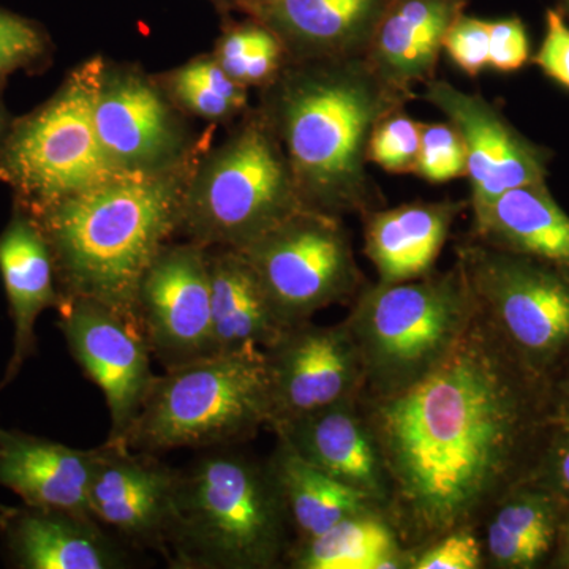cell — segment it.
Segmentation results:
<instances>
[{
    "instance_id": "cell-16",
    "label": "cell",
    "mask_w": 569,
    "mask_h": 569,
    "mask_svg": "<svg viewBox=\"0 0 569 569\" xmlns=\"http://www.w3.org/2000/svg\"><path fill=\"white\" fill-rule=\"evenodd\" d=\"M176 477L152 456L104 443L89 489L92 516L134 545L164 552Z\"/></svg>"
},
{
    "instance_id": "cell-18",
    "label": "cell",
    "mask_w": 569,
    "mask_h": 569,
    "mask_svg": "<svg viewBox=\"0 0 569 569\" xmlns=\"http://www.w3.org/2000/svg\"><path fill=\"white\" fill-rule=\"evenodd\" d=\"M391 0H272L250 10L282 41L290 62L365 58Z\"/></svg>"
},
{
    "instance_id": "cell-34",
    "label": "cell",
    "mask_w": 569,
    "mask_h": 569,
    "mask_svg": "<svg viewBox=\"0 0 569 569\" xmlns=\"http://www.w3.org/2000/svg\"><path fill=\"white\" fill-rule=\"evenodd\" d=\"M526 482L556 493L569 503V406L556 399L537 463Z\"/></svg>"
},
{
    "instance_id": "cell-41",
    "label": "cell",
    "mask_w": 569,
    "mask_h": 569,
    "mask_svg": "<svg viewBox=\"0 0 569 569\" xmlns=\"http://www.w3.org/2000/svg\"><path fill=\"white\" fill-rule=\"evenodd\" d=\"M13 122L14 119L11 118L6 103H3L2 97H0V149H2L3 142H6L7 138H9Z\"/></svg>"
},
{
    "instance_id": "cell-6",
    "label": "cell",
    "mask_w": 569,
    "mask_h": 569,
    "mask_svg": "<svg viewBox=\"0 0 569 569\" xmlns=\"http://www.w3.org/2000/svg\"><path fill=\"white\" fill-rule=\"evenodd\" d=\"M302 209L282 146L261 112L250 108L227 140L194 162L178 234L208 249L241 250Z\"/></svg>"
},
{
    "instance_id": "cell-5",
    "label": "cell",
    "mask_w": 569,
    "mask_h": 569,
    "mask_svg": "<svg viewBox=\"0 0 569 569\" xmlns=\"http://www.w3.org/2000/svg\"><path fill=\"white\" fill-rule=\"evenodd\" d=\"M479 312L462 266L397 283H367L346 318L365 366V396L417 385L455 350Z\"/></svg>"
},
{
    "instance_id": "cell-8",
    "label": "cell",
    "mask_w": 569,
    "mask_h": 569,
    "mask_svg": "<svg viewBox=\"0 0 569 569\" xmlns=\"http://www.w3.org/2000/svg\"><path fill=\"white\" fill-rule=\"evenodd\" d=\"M103 62V56L81 62L50 100L14 119L0 149V182L13 190L14 203L33 211L129 178L111 167L97 137L93 104Z\"/></svg>"
},
{
    "instance_id": "cell-39",
    "label": "cell",
    "mask_w": 569,
    "mask_h": 569,
    "mask_svg": "<svg viewBox=\"0 0 569 569\" xmlns=\"http://www.w3.org/2000/svg\"><path fill=\"white\" fill-rule=\"evenodd\" d=\"M557 567L569 569V508L563 520H561L559 539H557Z\"/></svg>"
},
{
    "instance_id": "cell-13",
    "label": "cell",
    "mask_w": 569,
    "mask_h": 569,
    "mask_svg": "<svg viewBox=\"0 0 569 569\" xmlns=\"http://www.w3.org/2000/svg\"><path fill=\"white\" fill-rule=\"evenodd\" d=\"M138 313L151 353L164 370L216 356L208 247L164 244L142 277Z\"/></svg>"
},
{
    "instance_id": "cell-12",
    "label": "cell",
    "mask_w": 569,
    "mask_h": 569,
    "mask_svg": "<svg viewBox=\"0 0 569 569\" xmlns=\"http://www.w3.org/2000/svg\"><path fill=\"white\" fill-rule=\"evenodd\" d=\"M56 310L71 355L107 400L111 418L107 443L126 447L127 432L156 378L144 331L140 325L92 299L62 296Z\"/></svg>"
},
{
    "instance_id": "cell-20",
    "label": "cell",
    "mask_w": 569,
    "mask_h": 569,
    "mask_svg": "<svg viewBox=\"0 0 569 569\" xmlns=\"http://www.w3.org/2000/svg\"><path fill=\"white\" fill-rule=\"evenodd\" d=\"M0 277L14 328L13 355L2 388L36 350V325L41 313L51 307L58 309L62 302L47 236L36 217L17 203L0 233Z\"/></svg>"
},
{
    "instance_id": "cell-14",
    "label": "cell",
    "mask_w": 569,
    "mask_h": 569,
    "mask_svg": "<svg viewBox=\"0 0 569 569\" xmlns=\"http://www.w3.org/2000/svg\"><path fill=\"white\" fill-rule=\"evenodd\" d=\"M271 425H282L362 395L365 366L346 321L287 329L264 350Z\"/></svg>"
},
{
    "instance_id": "cell-24",
    "label": "cell",
    "mask_w": 569,
    "mask_h": 569,
    "mask_svg": "<svg viewBox=\"0 0 569 569\" xmlns=\"http://www.w3.org/2000/svg\"><path fill=\"white\" fill-rule=\"evenodd\" d=\"M213 355L260 356L288 328L244 253L208 249Z\"/></svg>"
},
{
    "instance_id": "cell-17",
    "label": "cell",
    "mask_w": 569,
    "mask_h": 569,
    "mask_svg": "<svg viewBox=\"0 0 569 569\" xmlns=\"http://www.w3.org/2000/svg\"><path fill=\"white\" fill-rule=\"evenodd\" d=\"M361 397V396H359ZM359 397L272 427L299 458L387 509V470Z\"/></svg>"
},
{
    "instance_id": "cell-1",
    "label": "cell",
    "mask_w": 569,
    "mask_h": 569,
    "mask_svg": "<svg viewBox=\"0 0 569 569\" xmlns=\"http://www.w3.org/2000/svg\"><path fill=\"white\" fill-rule=\"evenodd\" d=\"M387 470L385 515L408 552L477 529L529 479L556 407L479 309L455 350L417 385L359 397Z\"/></svg>"
},
{
    "instance_id": "cell-28",
    "label": "cell",
    "mask_w": 569,
    "mask_h": 569,
    "mask_svg": "<svg viewBox=\"0 0 569 569\" xmlns=\"http://www.w3.org/2000/svg\"><path fill=\"white\" fill-rule=\"evenodd\" d=\"M284 563L295 569H408L410 552L387 515L370 511L340 520L318 537L296 539Z\"/></svg>"
},
{
    "instance_id": "cell-35",
    "label": "cell",
    "mask_w": 569,
    "mask_h": 569,
    "mask_svg": "<svg viewBox=\"0 0 569 569\" xmlns=\"http://www.w3.org/2000/svg\"><path fill=\"white\" fill-rule=\"evenodd\" d=\"M486 567L485 542L477 529L449 531L425 548L410 552L408 569H479Z\"/></svg>"
},
{
    "instance_id": "cell-27",
    "label": "cell",
    "mask_w": 569,
    "mask_h": 569,
    "mask_svg": "<svg viewBox=\"0 0 569 569\" xmlns=\"http://www.w3.org/2000/svg\"><path fill=\"white\" fill-rule=\"evenodd\" d=\"M268 462L298 539L318 537L351 516L385 512L372 498L329 477L320 468L299 458L282 441L277 440L276 451Z\"/></svg>"
},
{
    "instance_id": "cell-36",
    "label": "cell",
    "mask_w": 569,
    "mask_h": 569,
    "mask_svg": "<svg viewBox=\"0 0 569 569\" xmlns=\"http://www.w3.org/2000/svg\"><path fill=\"white\" fill-rule=\"evenodd\" d=\"M443 51L462 73L478 78L489 69V20L460 14L445 37Z\"/></svg>"
},
{
    "instance_id": "cell-9",
    "label": "cell",
    "mask_w": 569,
    "mask_h": 569,
    "mask_svg": "<svg viewBox=\"0 0 569 569\" xmlns=\"http://www.w3.org/2000/svg\"><path fill=\"white\" fill-rule=\"evenodd\" d=\"M455 252L490 325L531 373L553 387L569 366V271L468 234Z\"/></svg>"
},
{
    "instance_id": "cell-4",
    "label": "cell",
    "mask_w": 569,
    "mask_h": 569,
    "mask_svg": "<svg viewBox=\"0 0 569 569\" xmlns=\"http://www.w3.org/2000/svg\"><path fill=\"white\" fill-rule=\"evenodd\" d=\"M288 527L269 462L222 449L178 471L164 553L176 568H277L291 546Z\"/></svg>"
},
{
    "instance_id": "cell-19",
    "label": "cell",
    "mask_w": 569,
    "mask_h": 569,
    "mask_svg": "<svg viewBox=\"0 0 569 569\" xmlns=\"http://www.w3.org/2000/svg\"><path fill=\"white\" fill-rule=\"evenodd\" d=\"M470 0H391L365 59L396 91L417 100L415 86L436 80L445 37Z\"/></svg>"
},
{
    "instance_id": "cell-3",
    "label": "cell",
    "mask_w": 569,
    "mask_h": 569,
    "mask_svg": "<svg viewBox=\"0 0 569 569\" xmlns=\"http://www.w3.org/2000/svg\"><path fill=\"white\" fill-rule=\"evenodd\" d=\"M193 164L171 174L116 179L28 209L47 236L63 298L92 299L141 326V280L178 234Z\"/></svg>"
},
{
    "instance_id": "cell-37",
    "label": "cell",
    "mask_w": 569,
    "mask_h": 569,
    "mask_svg": "<svg viewBox=\"0 0 569 569\" xmlns=\"http://www.w3.org/2000/svg\"><path fill=\"white\" fill-rule=\"evenodd\" d=\"M489 69L511 73L530 61L529 33L520 18L489 20Z\"/></svg>"
},
{
    "instance_id": "cell-29",
    "label": "cell",
    "mask_w": 569,
    "mask_h": 569,
    "mask_svg": "<svg viewBox=\"0 0 569 569\" xmlns=\"http://www.w3.org/2000/svg\"><path fill=\"white\" fill-rule=\"evenodd\" d=\"M156 78L189 118L219 126L233 122L250 110L249 89L231 80L212 54L197 56Z\"/></svg>"
},
{
    "instance_id": "cell-10",
    "label": "cell",
    "mask_w": 569,
    "mask_h": 569,
    "mask_svg": "<svg viewBox=\"0 0 569 569\" xmlns=\"http://www.w3.org/2000/svg\"><path fill=\"white\" fill-rule=\"evenodd\" d=\"M241 252L288 328L326 307L353 302L367 284L342 219L312 209L295 213Z\"/></svg>"
},
{
    "instance_id": "cell-21",
    "label": "cell",
    "mask_w": 569,
    "mask_h": 569,
    "mask_svg": "<svg viewBox=\"0 0 569 569\" xmlns=\"http://www.w3.org/2000/svg\"><path fill=\"white\" fill-rule=\"evenodd\" d=\"M100 523L73 512L28 507L3 509L0 531L13 567L21 569H118L122 550Z\"/></svg>"
},
{
    "instance_id": "cell-40",
    "label": "cell",
    "mask_w": 569,
    "mask_h": 569,
    "mask_svg": "<svg viewBox=\"0 0 569 569\" xmlns=\"http://www.w3.org/2000/svg\"><path fill=\"white\" fill-rule=\"evenodd\" d=\"M213 7H216L217 13L220 14L222 20H227L231 14L241 13V3L242 0H209Z\"/></svg>"
},
{
    "instance_id": "cell-15",
    "label": "cell",
    "mask_w": 569,
    "mask_h": 569,
    "mask_svg": "<svg viewBox=\"0 0 569 569\" xmlns=\"http://www.w3.org/2000/svg\"><path fill=\"white\" fill-rule=\"evenodd\" d=\"M425 88L421 99L447 116L466 144L470 209L518 187L546 182L549 152L527 140L496 104L437 78Z\"/></svg>"
},
{
    "instance_id": "cell-44",
    "label": "cell",
    "mask_w": 569,
    "mask_h": 569,
    "mask_svg": "<svg viewBox=\"0 0 569 569\" xmlns=\"http://www.w3.org/2000/svg\"><path fill=\"white\" fill-rule=\"evenodd\" d=\"M560 2L561 7H563V10L569 14V0H560Z\"/></svg>"
},
{
    "instance_id": "cell-7",
    "label": "cell",
    "mask_w": 569,
    "mask_h": 569,
    "mask_svg": "<svg viewBox=\"0 0 569 569\" xmlns=\"http://www.w3.org/2000/svg\"><path fill=\"white\" fill-rule=\"evenodd\" d=\"M264 353L216 355L153 378L123 445L141 455L224 448L271 425Z\"/></svg>"
},
{
    "instance_id": "cell-25",
    "label": "cell",
    "mask_w": 569,
    "mask_h": 569,
    "mask_svg": "<svg viewBox=\"0 0 569 569\" xmlns=\"http://www.w3.org/2000/svg\"><path fill=\"white\" fill-rule=\"evenodd\" d=\"M471 216L470 238L569 271V216L546 182L509 190Z\"/></svg>"
},
{
    "instance_id": "cell-42",
    "label": "cell",
    "mask_w": 569,
    "mask_h": 569,
    "mask_svg": "<svg viewBox=\"0 0 569 569\" xmlns=\"http://www.w3.org/2000/svg\"><path fill=\"white\" fill-rule=\"evenodd\" d=\"M553 392H556V399L561 403L569 406V366L561 373L559 380L553 383Z\"/></svg>"
},
{
    "instance_id": "cell-33",
    "label": "cell",
    "mask_w": 569,
    "mask_h": 569,
    "mask_svg": "<svg viewBox=\"0 0 569 569\" xmlns=\"http://www.w3.org/2000/svg\"><path fill=\"white\" fill-rule=\"evenodd\" d=\"M415 174L433 186L467 178L466 144L451 122H422Z\"/></svg>"
},
{
    "instance_id": "cell-2",
    "label": "cell",
    "mask_w": 569,
    "mask_h": 569,
    "mask_svg": "<svg viewBox=\"0 0 569 569\" xmlns=\"http://www.w3.org/2000/svg\"><path fill=\"white\" fill-rule=\"evenodd\" d=\"M261 112L282 146L306 209L362 217L383 208L367 146L387 112L411 102L365 58L290 62L260 89Z\"/></svg>"
},
{
    "instance_id": "cell-32",
    "label": "cell",
    "mask_w": 569,
    "mask_h": 569,
    "mask_svg": "<svg viewBox=\"0 0 569 569\" xmlns=\"http://www.w3.org/2000/svg\"><path fill=\"white\" fill-rule=\"evenodd\" d=\"M51 56V37L40 22L0 9V82L17 71L43 69Z\"/></svg>"
},
{
    "instance_id": "cell-22",
    "label": "cell",
    "mask_w": 569,
    "mask_h": 569,
    "mask_svg": "<svg viewBox=\"0 0 569 569\" xmlns=\"http://www.w3.org/2000/svg\"><path fill=\"white\" fill-rule=\"evenodd\" d=\"M97 459L99 448L82 451L47 438L0 429V486L17 493L28 507L93 518L89 489Z\"/></svg>"
},
{
    "instance_id": "cell-30",
    "label": "cell",
    "mask_w": 569,
    "mask_h": 569,
    "mask_svg": "<svg viewBox=\"0 0 569 569\" xmlns=\"http://www.w3.org/2000/svg\"><path fill=\"white\" fill-rule=\"evenodd\" d=\"M211 54L231 80L247 89L266 88L290 63L279 37L252 17L222 20V33Z\"/></svg>"
},
{
    "instance_id": "cell-31",
    "label": "cell",
    "mask_w": 569,
    "mask_h": 569,
    "mask_svg": "<svg viewBox=\"0 0 569 569\" xmlns=\"http://www.w3.org/2000/svg\"><path fill=\"white\" fill-rule=\"evenodd\" d=\"M422 122L406 108L387 112L373 127L367 146V160L389 174H415L421 149Z\"/></svg>"
},
{
    "instance_id": "cell-43",
    "label": "cell",
    "mask_w": 569,
    "mask_h": 569,
    "mask_svg": "<svg viewBox=\"0 0 569 569\" xmlns=\"http://www.w3.org/2000/svg\"><path fill=\"white\" fill-rule=\"evenodd\" d=\"M272 2V0H242L241 13L247 14L250 10L257 9V7L264 6V3Z\"/></svg>"
},
{
    "instance_id": "cell-26",
    "label": "cell",
    "mask_w": 569,
    "mask_h": 569,
    "mask_svg": "<svg viewBox=\"0 0 569 569\" xmlns=\"http://www.w3.org/2000/svg\"><path fill=\"white\" fill-rule=\"evenodd\" d=\"M569 503L523 482L507 493L486 519V565L497 569L537 568L556 549Z\"/></svg>"
},
{
    "instance_id": "cell-23",
    "label": "cell",
    "mask_w": 569,
    "mask_h": 569,
    "mask_svg": "<svg viewBox=\"0 0 569 569\" xmlns=\"http://www.w3.org/2000/svg\"><path fill=\"white\" fill-rule=\"evenodd\" d=\"M467 209L468 200L413 201L365 213V253L378 282H407L436 271L452 224Z\"/></svg>"
},
{
    "instance_id": "cell-38",
    "label": "cell",
    "mask_w": 569,
    "mask_h": 569,
    "mask_svg": "<svg viewBox=\"0 0 569 569\" xmlns=\"http://www.w3.org/2000/svg\"><path fill=\"white\" fill-rule=\"evenodd\" d=\"M530 61L569 91V26L561 11L548 10L546 13L545 39Z\"/></svg>"
},
{
    "instance_id": "cell-11",
    "label": "cell",
    "mask_w": 569,
    "mask_h": 569,
    "mask_svg": "<svg viewBox=\"0 0 569 569\" xmlns=\"http://www.w3.org/2000/svg\"><path fill=\"white\" fill-rule=\"evenodd\" d=\"M104 157L123 176H163L194 163L209 138L194 137L189 116L137 63L104 59L93 104Z\"/></svg>"
}]
</instances>
